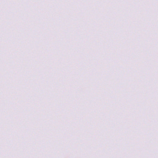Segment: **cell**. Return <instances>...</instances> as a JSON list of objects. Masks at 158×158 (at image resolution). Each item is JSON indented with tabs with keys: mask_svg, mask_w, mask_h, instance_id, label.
I'll use <instances>...</instances> for the list:
<instances>
[{
	"mask_svg": "<svg viewBox=\"0 0 158 158\" xmlns=\"http://www.w3.org/2000/svg\"><path fill=\"white\" fill-rule=\"evenodd\" d=\"M66 158H68L67 157H66Z\"/></svg>",
	"mask_w": 158,
	"mask_h": 158,
	"instance_id": "obj_1",
	"label": "cell"
}]
</instances>
